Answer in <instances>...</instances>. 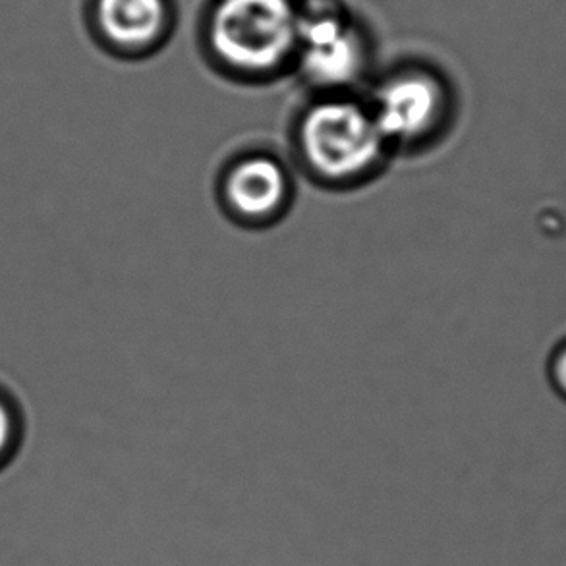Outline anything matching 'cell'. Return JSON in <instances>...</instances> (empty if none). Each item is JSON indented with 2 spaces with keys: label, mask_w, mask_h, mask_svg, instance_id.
<instances>
[{
  "label": "cell",
  "mask_w": 566,
  "mask_h": 566,
  "mask_svg": "<svg viewBox=\"0 0 566 566\" xmlns=\"http://www.w3.org/2000/svg\"><path fill=\"white\" fill-rule=\"evenodd\" d=\"M165 0H97V23L111 45L144 53L161 43L167 31Z\"/></svg>",
  "instance_id": "6"
},
{
  "label": "cell",
  "mask_w": 566,
  "mask_h": 566,
  "mask_svg": "<svg viewBox=\"0 0 566 566\" xmlns=\"http://www.w3.org/2000/svg\"><path fill=\"white\" fill-rule=\"evenodd\" d=\"M300 72L317 95L354 93L368 70V53L358 31L335 15L300 20Z\"/></svg>",
  "instance_id": "5"
},
{
  "label": "cell",
  "mask_w": 566,
  "mask_h": 566,
  "mask_svg": "<svg viewBox=\"0 0 566 566\" xmlns=\"http://www.w3.org/2000/svg\"><path fill=\"white\" fill-rule=\"evenodd\" d=\"M214 196L224 217L238 227L271 229L291 213L296 201V177L275 151L248 149L222 165Z\"/></svg>",
  "instance_id": "4"
},
{
  "label": "cell",
  "mask_w": 566,
  "mask_h": 566,
  "mask_svg": "<svg viewBox=\"0 0 566 566\" xmlns=\"http://www.w3.org/2000/svg\"><path fill=\"white\" fill-rule=\"evenodd\" d=\"M300 18L291 0H221L209 22V46L222 69L268 80L296 59Z\"/></svg>",
  "instance_id": "2"
},
{
  "label": "cell",
  "mask_w": 566,
  "mask_h": 566,
  "mask_svg": "<svg viewBox=\"0 0 566 566\" xmlns=\"http://www.w3.org/2000/svg\"><path fill=\"white\" fill-rule=\"evenodd\" d=\"M291 154L304 177L331 191L371 185L395 159L368 101L356 93L315 95L292 123Z\"/></svg>",
  "instance_id": "1"
},
{
  "label": "cell",
  "mask_w": 566,
  "mask_h": 566,
  "mask_svg": "<svg viewBox=\"0 0 566 566\" xmlns=\"http://www.w3.org/2000/svg\"><path fill=\"white\" fill-rule=\"evenodd\" d=\"M366 101L395 157L428 154L451 132L452 93L431 70H397L381 80Z\"/></svg>",
  "instance_id": "3"
},
{
  "label": "cell",
  "mask_w": 566,
  "mask_h": 566,
  "mask_svg": "<svg viewBox=\"0 0 566 566\" xmlns=\"http://www.w3.org/2000/svg\"><path fill=\"white\" fill-rule=\"evenodd\" d=\"M553 377H555L557 387L566 395V346L560 348V353L557 354V358H555V364H553Z\"/></svg>",
  "instance_id": "8"
},
{
  "label": "cell",
  "mask_w": 566,
  "mask_h": 566,
  "mask_svg": "<svg viewBox=\"0 0 566 566\" xmlns=\"http://www.w3.org/2000/svg\"><path fill=\"white\" fill-rule=\"evenodd\" d=\"M14 416L10 406L0 398V462L4 460V454L10 451L12 441H14Z\"/></svg>",
  "instance_id": "7"
}]
</instances>
